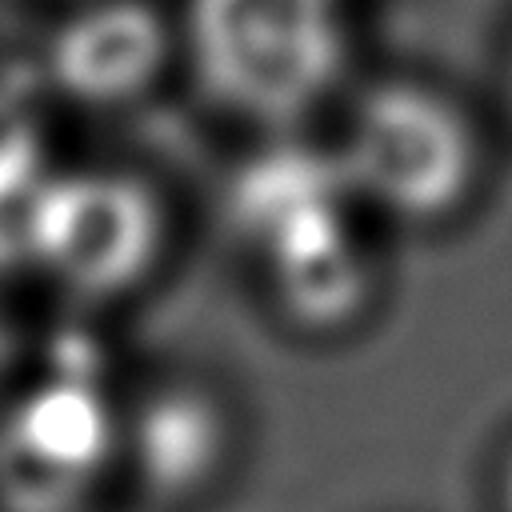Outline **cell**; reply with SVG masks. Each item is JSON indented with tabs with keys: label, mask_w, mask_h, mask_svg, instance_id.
<instances>
[{
	"label": "cell",
	"mask_w": 512,
	"mask_h": 512,
	"mask_svg": "<svg viewBox=\"0 0 512 512\" xmlns=\"http://www.w3.org/2000/svg\"><path fill=\"white\" fill-rule=\"evenodd\" d=\"M188 44L204 84L236 112H308L348 56L340 0H188Z\"/></svg>",
	"instance_id": "1"
},
{
	"label": "cell",
	"mask_w": 512,
	"mask_h": 512,
	"mask_svg": "<svg viewBox=\"0 0 512 512\" xmlns=\"http://www.w3.org/2000/svg\"><path fill=\"white\" fill-rule=\"evenodd\" d=\"M336 164L348 192L372 208L436 220L472 192L480 144L452 100L420 84H384L352 112Z\"/></svg>",
	"instance_id": "2"
},
{
	"label": "cell",
	"mask_w": 512,
	"mask_h": 512,
	"mask_svg": "<svg viewBox=\"0 0 512 512\" xmlns=\"http://www.w3.org/2000/svg\"><path fill=\"white\" fill-rule=\"evenodd\" d=\"M28 240L56 280L84 292H120L152 268L160 212L140 180L76 172L32 204Z\"/></svg>",
	"instance_id": "3"
},
{
	"label": "cell",
	"mask_w": 512,
	"mask_h": 512,
	"mask_svg": "<svg viewBox=\"0 0 512 512\" xmlns=\"http://www.w3.org/2000/svg\"><path fill=\"white\" fill-rule=\"evenodd\" d=\"M112 448L116 424L104 400L76 384H48L16 404L0 436V492L16 512H68Z\"/></svg>",
	"instance_id": "4"
},
{
	"label": "cell",
	"mask_w": 512,
	"mask_h": 512,
	"mask_svg": "<svg viewBox=\"0 0 512 512\" xmlns=\"http://www.w3.org/2000/svg\"><path fill=\"white\" fill-rule=\"evenodd\" d=\"M168 56V28L140 0L80 8L52 40L56 84L84 104H120L144 92Z\"/></svg>",
	"instance_id": "5"
},
{
	"label": "cell",
	"mask_w": 512,
	"mask_h": 512,
	"mask_svg": "<svg viewBox=\"0 0 512 512\" xmlns=\"http://www.w3.org/2000/svg\"><path fill=\"white\" fill-rule=\"evenodd\" d=\"M348 184L336 160L320 156H268L260 160L236 192V216L244 236L268 256L272 248L296 240L308 228L344 216Z\"/></svg>",
	"instance_id": "6"
},
{
	"label": "cell",
	"mask_w": 512,
	"mask_h": 512,
	"mask_svg": "<svg viewBox=\"0 0 512 512\" xmlns=\"http://www.w3.org/2000/svg\"><path fill=\"white\" fill-rule=\"evenodd\" d=\"M280 304L304 324H340L368 296V264L348 220H328L268 252Z\"/></svg>",
	"instance_id": "7"
},
{
	"label": "cell",
	"mask_w": 512,
	"mask_h": 512,
	"mask_svg": "<svg viewBox=\"0 0 512 512\" xmlns=\"http://www.w3.org/2000/svg\"><path fill=\"white\" fill-rule=\"evenodd\" d=\"M224 420L220 408L188 388H172L148 400V408L132 424V448L140 472L168 492H188L224 456Z\"/></svg>",
	"instance_id": "8"
},
{
	"label": "cell",
	"mask_w": 512,
	"mask_h": 512,
	"mask_svg": "<svg viewBox=\"0 0 512 512\" xmlns=\"http://www.w3.org/2000/svg\"><path fill=\"white\" fill-rule=\"evenodd\" d=\"M504 512H512V460L504 468Z\"/></svg>",
	"instance_id": "9"
}]
</instances>
